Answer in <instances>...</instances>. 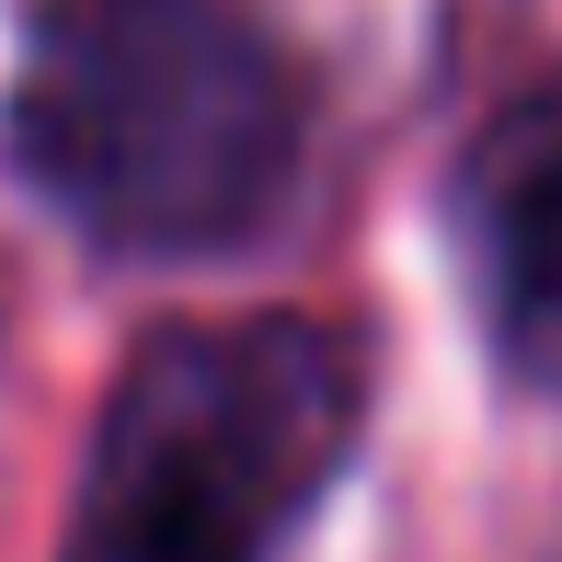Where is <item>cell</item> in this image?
Segmentation results:
<instances>
[{
    "mask_svg": "<svg viewBox=\"0 0 562 562\" xmlns=\"http://www.w3.org/2000/svg\"><path fill=\"white\" fill-rule=\"evenodd\" d=\"M459 252H471L494 356L562 402V69L471 138L459 161Z\"/></svg>",
    "mask_w": 562,
    "mask_h": 562,
    "instance_id": "3957f363",
    "label": "cell"
},
{
    "mask_svg": "<svg viewBox=\"0 0 562 562\" xmlns=\"http://www.w3.org/2000/svg\"><path fill=\"white\" fill-rule=\"evenodd\" d=\"M356 402L368 379L334 322L252 311L149 334L104 402L58 562H288L356 448Z\"/></svg>",
    "mask_w": 562,
    "mask_h": 562,
    "instance_id": "7a4b0ae2",
    "label": "cell"
},
{
    "mask_svg": "<svg viewBox=\"0 0 562 562\" xmlns=\"http://www.w3.org/2000/svg\"><path fill=\"white\" fill-rule=\"evenodd\" d=\"M311 92L252 0H46L12 69V161L104 252H229L299 184Z\"/></svg>",
    "mask_w": 562,
    "mask_h": 562,
    "instance_id": "6da1fadb",
    "label": "cell"
}]
</instances>
